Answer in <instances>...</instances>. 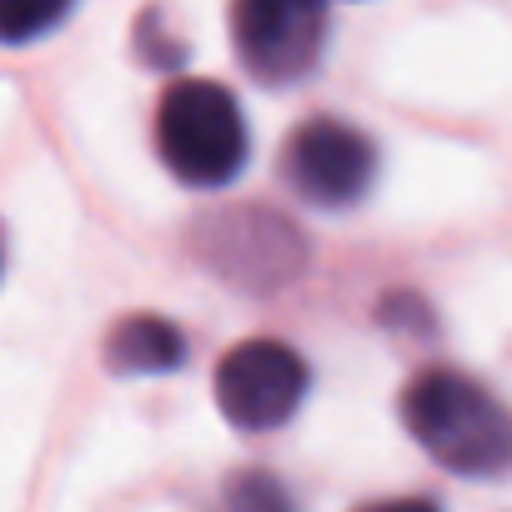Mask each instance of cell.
Segmentation results:
<instances>
[{
	"label": "cell",
	"instance_id": "obj_1",
	"mask_svg": "<svg viewBox=\"0 0 512 512\" xmlns=\"http://www.w3.org/2000/svg\"><path fill=\"white\" fill-rule=\"evenodd\" d=\"M402 422L427 457L462 477L512 472V412L462 372L432 367L412 377L402 392Z\"/></svg>",
	"mask_w": 512,
	"mask_h": 512
},
{
	"label": "cell",
	"instance_id": "obj_2",
	"mask_svg": "<svg viewBox=\"0 0 512 512\" xmlns=\"http://www.w3.org/2000/svg\"><path fill=\"white\" fill-rule=\"evenodd\" d=\"M156 151L186 186H226L246 166V121L226 86L176 81L156 106Z\"/></svg>",
	"mask_w": 512,
	"mask_h": 512
},
{
	"label": "cell",
	"instance_id": "obj_3",
	"mask_svg": "<svg viewBox=\"0 0 512 512\" xmlns=\"http://www.w3.org/2000/svg\"><path fill=\"white\" fill-rule=\"evenodd\" d=\"M231 41L251 76L302 81L327 46V0H231Z\"/></svg>",
	"mask_w": 512,
	"mask_h": 512
},
{
	"label": "cell",
	"instance_id": "obj_4",
	"mask_svg": "<svg viewBox=\"0 0 512 512\" xmlns=\"http://www.w3.org/2000/svg\"><path fill=\"white\" fill-rule=\"evenodd\" d=\"M307 397V362L272 337H251L231 347L216 367V402L226 422L241 432H272L282 427Z\"/></svg>",
	"mask_w": 512,
	"mask_h": 512
},
{
	"label": "cell",
	"instance_id": "obj_5",
	"mask_svg": "<svg viewBox=\"0 0 512 512\" xmlns=\"http://www.w3.org/2000/svg\"><path fill=\"white\" fill-rule=\"evenodd\" d=\"M201 256L236 287L272 292L292 282L307 262V246L292 221L262 211V206H236L201 226Z\"/></svg>",
	"mask_w": 512,
	"mask_h": 512
},
{
	"label": "cell",
	"instance_id": "obj_6",
	"mask_svg": "<svg viewBox=\"0 0 512 512\" xmlns=\"http://www.w3.org/2000/svg\"><path fill=\"white\" fill-rule=\"evenodd\" d=\"M372 176H377V146L337 116H317L287 141V181L297 196L317 206L362 201Z\"/></svg>",
	"mask_w": 512,
	"mask_h": 512
},
{
	"label": "cell",
	"instance_id": "obj_7",
	"mask_svg": "<svg viewBox=\"0 0 512 512\" xmlns=\"http://www.w3.org/2000/svg\"><path fill=\"white\" fill-rule=\"evenodd\" d=\"M106 362H111V372H171V367L186 362V337H181L176 322L141 312V317H126L111 332Z\"/></svg>",
	"mask_w": 512,
	"mask_h": 512
},
{
	"label": "cell",
	"instance_id": "obj_8",
	"mask_svg": "<svg viewBox=\"0 0 512 512\" xmlns=\"http://www.w3.org/2000/svg\"><path fill=\"white\" fill-rule=\"evenodd\" d=\"M76 0H0V46H26L56 31Z\"/></svg>",
	"mask_w": 512,
	"mask_h": 512
},
{
	"label": "cell",
	"instance_id": "obj_9",
	"mask_svg": "<svg viewBox=\"0 0 512 512\" xmlns=\"http://www.w3.org/2000/svg\"><path fill=\"white\" fill-rule=\"evenodd\" d=\"M226 512H297L287 487L267 472H241L231 487H226Z\"/></svg>",
	"mask_w": 512,
	"mask_h": 512
},
{
	"label": "cell",
	"instance_id": "obj_10",
	"mask_svg": "<svg viewBox=\"0 0 512 512\" xmlns=\"http://www.w3.org/2000/svg\"><path fill=\"white\" fill-rule=\"evenodd\" d=\"M367 512H437V507L422 502V497H402V502H377V507H367Z\"/></svg>",
	"mask_w": 512,
	"mask_h": 512
}]
</instances>
